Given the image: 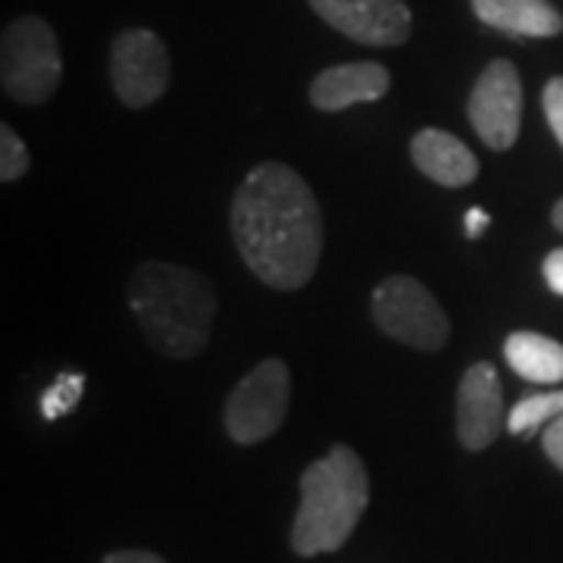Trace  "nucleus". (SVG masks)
I'll use <instances>...</instances> for the list:
<instances>
[{"mask_svg": "<svg viewBox=\"0 0 563 563\" xmlns=\"http://www.w3.org/2000/svg\"><path fill=\"white\" fill-rule=\"evenodd\" d=\"M232 239L269 288H303L322 254V213L310 185L285 163H257L232 198Z\"/></svg>", "mask_w": 563, "mask_h": 563, "instance_id": "1", "label": "nucleus"}, {"mask_svg": "<svg viewBox=\"0 0 563 563\" xmlns=\"http://www.w3.org/2000/svg\"><path fill=\"white\" fill-rule=\"evenodd\" d=\"M63 57L54 29L38 16H22L3 29L0 81L20 103H44L60 85Z\"/></svg>", "mask_w": 563, "mask_h": 563, "instance_id": "4", "label": "nucleus"}, {"mask_svg": "<svg viewBox=\"0 0 563 563\" xmlns=\"http://www.w3.org/2000/svg\"><path fill=\"white\" fill-rule=\"evenodd\" d=\"M504 388L492 363H473L457 388V439L466 451H485L507 426Z\"/></svg>", "mask_w": 563, "mask_h": 563, "instance_id": "10", "label": "nucleus"}, {"mask_svg": "<svg viewBox=\"0 0 563 563\" xmlns=\"http://www.w3.org/2000/svg\"><path fill=\"white\" fill-rule=\"evenodd\" d=\"M129 307L147 342L173 361L198 357L217 317L213 285L179 263H141L129 282Z\"/></svg>", "mask_w": 563, "mask_h": 563, "instance_id": "2", "label": "nucleus"}, {"mask_svg": "<svg viewBox=\"0 0 563 563\" xmlns=\"http://www.w3.org/2000/svg\"><path fill=\"white\" fill-rule=\"evenodd\" d=\"M473 13L488 29L517 38H554L563 32V20L551 0H470Z\"/></svg>", "mask_w": 563, "mask_h": 563, "instance_id": "13", "label": "nucleus"}, {"mask_svg": "<svg viewBox=\"0 0 563 563\" xmlns=\"http://www.w3.org/2000/svg\"><path fill=\"white\" fill-rule=\"evenodd\" d=\"M373 320L388 339L417 351H442L451 322L422 282L410 276H388L373 291Z\"/></svg>", "mask_w": 563, "mask_h": 563, "instance_id": "5", "label": "nucleus"}, {"mask_svg": "<svg viewBox=\"0 0 563 563\" xmlns=\"http://www.w3.org/2000/svg\"><path fill=\"white\" fill-rule=\"evenodd\" d=\"M466 117L492 151H507L517 144L523 120V81L514 63L492 60L485 66L470 91Z\"/></svg>", "mask_w": 563, "mask_h": 563, "instance_id": "8", "label": "nucleus"}, {"mask_svg": "<svg viewBox=\"0 0 563 563\" xmlns=\"http://www.w3.org/2000/svg\"><path fill=\"white\" fill-rule=\"evenodd\" d=\"M410 157L422 176L439 181L444 188H463L479 176L476 154L442 129H422L410 141Z\"/></svg>", "mask_w": 563, "mask_h": 563, "instance_id": "12", "label": "nucleus"}, {"mask_svg": "<svg viewBox=\"0 0 563 563\" xmlns=\"http://www.w3.org/2000/svg\"><path fill=\"white\" fill-rule=\"evenodd\" d=\"M110 81L125 107L141 110L169 88V51L151 29H125L110 47Z\"/></svg>", "mask_w": 563, "mask_h": 563, "instance_id": "7", "label": "nucleus"}, {"mask_svg": "<svg viewBox=\"0 0 563 563\" xmlns=\"http://www.w3.org/2000/svg\"><path fill=\"white\" fill-rule=\"evenodd\" d=\"M542 276L554 295H563V247L551 251L542 263Z\"/></svg>", "mask_w": 563, "mask_h": 563, "instance_id": "20", "label": "nucleus"}, {"mask_svg": "<svg viewBox=\"0 0 563 563\" xmlns=\"http://www.w3.org/2000/svg\"><path fill=\"white\" fill-rule=\"evenodd\" d=\"M551 222H554V229H558V232H563V198L554 203V210H551Z\"/></svg>", "mask_w": 563, "mask_h": 563, "instance_id": "23", "label": "nucleus"}, {"mask_svg": "<svg viewBox=\"0 0 563 563\" xmlns=\"http://www.w3.org/2000/svg\"><path fill=\"white\" fill-rule=\"evenodd\" d=\"M103 563H166L161 554H154V551H113V554H107Z\"/></svg>", "mask_w": 563, "mask_h": 563, "instance_id": "21", "label": "nucleus"}, {"mask_svg": "<svg viewBox=\"0 0 563 563\" xmlns=\"http://www.w3.org/2000/svg\"><path fill=\"white\" fill-rule=\"evenodd\" d=\"M544 117H548V125H551V132H554V139L561 141L563 147V76L558 79H551L544 85Z\"/></svg>", "mask_w": 563, "mask_h": 563, "instance_id": "18", "label": "nucleus"}, {"mask_svg": "<svg viewBox=\"0 0 563 563\" xmlns=\"http://www.w3.org/2000/svg\"><path fill=\"white\" fill-rule=\"evenodd\" d=\"M310 7L339 35L369 47H398L413 29L404 0H310Z\"/></svg>", "mask_w": 563, "mask_h": 563, "instance_id": "9", "label": "nucleus"}, {"mask_svg": "<svg viewBox=\"0 0 563 563\" xmlns=\"http://www.w3.org/2000/svg\"><path fill=\"white\" fill-rule=\"evenodd\" d=\"M558 417H563V391L526 395L523 401L514 404V410L507 413V429L514 435H532Z\"/></svg>", "mask_w": 563, "mask_h": 563, "instance_id": "15", "label": "nucleus"}, {"mask_svg": "<svg viewBox=\"0 0 563 563\" xmlns=\"http://www.w3.org/2000/svg\"><path fill=\"white\" fill-rule=\"evenodd\" d=\"M504 357L517 376L536 385L563 383V344L539 332H510L504 342Z\"/></svg>", "mask_w": 563, "mask_h": 563, "instance_id": "14", "label": "nucleus"}, {"mask_svg": "<svg viewBox=\"0 0 563 563\" xmlns=\"http://www.w3.org/2000/svg\"><path fill=\"white\" fill-rule=\"evenodd\" d=\"M25 169H29V151L20 135L3 122L0 125V181L10 185V181L22 179Z\"/></svg>", "mask_w": 563, "mask_h": 563, "instance_id": "17", "label": "nucleus"}, {"mask_svg": "<svg viewBox=\"0 0 563 563\" xmlns=\"http://www.w3.org/2000/svg\"><path fill=\"white\" fill-rule=\"evenodd\" d=\"M488 222H492V217L485 213L483 207H473V210H466V217H463V229H466L470 239H479L485 229H488Z\"/></svg>", "mask_w": 563, "mask_h": 563, "instance_id": "22", "label": "nucleus"}, {"mask_svg": "<svg viewBox=\"0 0 563 563\" xmlns=\"http://www.w3.org/2000/svg\"><path fill=\"white\" fill-rule=\"evenodd\" d=\"M291 401V373L279 357L261 361L225 401V432L239 444H257L279 432Z\"/></svg>", "mask_w": 563, "mask_h": 563, "instance_id": "6", "label": "nucleus"}, {"mask_svg": "<svg viewBox=\"0 0 563 563\" xmlns=\"http://www.w3.org/2000/svg\"><path fill=\"white\" fill-rule=\"evenodd\" d=\"M81 388H85V376L81 373H63L57 376V383L51 385L41 398V413L44 420H57L66 417L81 398Z\"/></svg>", "mask_w": 563, "mask_h": 563, "instance_id": "16", "label": "nucleus"}, {"mask_svg": "<svg viewBox=\"0 0 563 563\" xmlns=\"http://www.w3.org/2000/svg\"><path fill=\"white\" fill-rule=\"evenodd\" d=\"M542 448L544 454H548V461L554 463L558 470H563V417H558V420H551L544 426Z\"/></svg>", "mask_w": 563, "mask_h": 563, "instance_id": "19", "label": "nucleus"}, {"mask_svg": "<svg viewBox=\"0 0 563 563\" xmlns=\"http://www.w3.org/2000/svg\"><path fill=\"white\" fill-rule=\"evenodd\" d=\"M369 504V476L354 448L335 444L322 461L301 473V504L291 526L298 558L332 554L344 548Z\"/></svg>", "mask_w": 563, "mask_h": 563, "instance_id": "3", "label": "nucleus"}, {"mask_svg": "<svg viewBox=\"0 0 563 563\" xmlns=\"http://www.w3.org/2000/svg\"><path fill=\"white\" fill-rule=\"evenodd\" d=\"M391 88V73L383 63H342L329 66L310 85V103L322 113H339L354 103L379 101Z\"/></svg>", "mask_w": 563, "mask_h": 563, "instance_id": "11", "label": "nucleus"}]
</instances>
